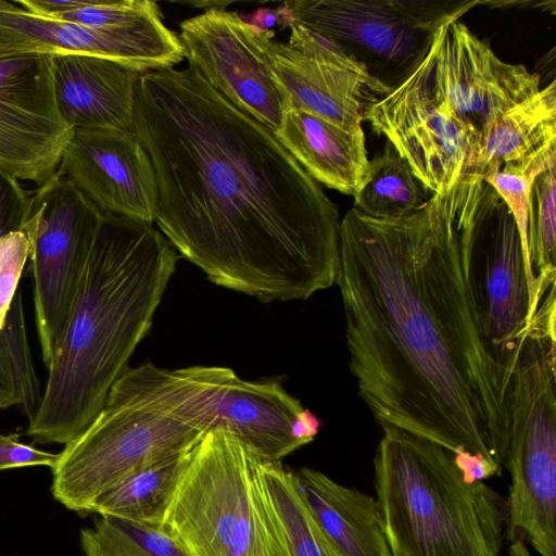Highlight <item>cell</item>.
<instances>
[{
  "label": "cell",
  "instance_id": "6da1fadb",
  "mask_svg": "<svg viewBox=\"0 0 556 556\" xmlns=\"http://www.w3.org/2000/svg\"><path fill=\"white\" fill-rule=\"evenodd\" d=\"M456 199L455 184L404 217L378 219L353 207L341 219L336 285L349 367L381 427L480 455L501 476L515 366L491 354L477 327Z\"/></svg>",
  "mask_w": 556,
  "mask_h": 556
},
{
  "label": "cell",
  "instance_id": "7a4b0ae2",
  "mask_svg": "<svg viewBox=\"0 0 556 556\" xmlns=\"http://www.w3.org/2000/svg\"><path fill=\"white\" fill-rule=\"evenodd\" d=\"M135 132L156 177L154 223L208 280L264 302L336 285L337 205L271 129L193 68L141 74Z\"/></svg>",
  "mask_w": 556,
  "mask_h": 556
},
{
  "label": "cell",
  "instance_id": "3957f363",
  "mask_svg": "<svg viewBox=\"0 0 556 556\" xmlns=\"http://www.w3.org/2000/svg\"><path fill=\"white\" fill-rule=\"evenodd\" d=\"M178 253L152 225L103 214L40 408L26 434L67 444L103 408L152 326Z\"/></svg>",
  "mask_w": 556,
  "mask_h": 556
},
{
  "label": "cell",
  "instance_id": "277c9868",
  "mask_svg": "<svg viewBox=\"0 0 556 556\" xmlns=\"http://www.w3.org/2000/svg\"><path fill=\"white\" fill-rule=\"evenodd\" d=\"M375 490L393 556H501L507 503L444 447L381 427Z\"/></svg>",
  "mask_w": 556,
  "mask_h": 556
},
{
  "label": "cell",
  "instance_id": "5b68a950",
  "mask_svg": "<svg viewBox=\"0 0 556 556\" xmlns=\"http://www.w3.org/2000/svg\"><path fill=\"white\" fill-rule=\"evenodd\" d=\"M263 462L229 432L204 433L187 454L161 526L189 556H289Z\"/></svg>",
  "mask_w": 556,
  "mask_h": 556
},
{
  "label": "cell",
  "instance_id": "8992f818",
  "mask_svg": "<svg viewBox=\"0 0 556 556\" xmlns=\"http://www.w3.org/2000/svg\"><path fill=\"white\" fill-rule=\"evenodd\" d=\"M108 396L177 419L202 434L229 432L269 462L308 444L300 426L304 407L280 379L249 381L227 367L168 370L147 362L128 368Z\"/></svg>",
  "mask_w": 556,
  "mask_h": 556
},
{
  "label": "cell",
  "instance_id": "52a82bcc",
  "mask_svg": "<svg viewBox=\"0 0 556 556\" xmlns=\"http://www.w3.org/2000/svg\"><path fill=\"white\" fill-rule=\"evenodd\" d=\"M456 193L460 264L477 327L491 354L515 366L539 306L520 232L506 203L482 177L463 173Z\"/></svg>",
  "mask_w": 556,
  "mask_h": 556
},
{
  "label": "cell",
  "instance_id": "ba28073f",
  "mask_svg": "<svg viewBox=\"0 0 556 556\" xmlns=\"http://www.w3.org/2000/svg\"><path fill=\"white\" fill-rule=\"evenodd\" d=\"M506 538L527 539L540 556H556L555 331L531 325L514 368Z\"/></svg>",
  "mask_w": 556,
  "mask_h": 556
},
{
  "label": "cell",
  "instance_id": "9c48e42d",
  "mask_svg": "<svg viewBox=\"0 0 556 556\" xmlns=\"http://www.w3.org/2000/svg\"><path fill=\"white\" fill-rule=\"evenodd\" d=\"M287 4L292 24L356 63L384 96L419 67L441 26L458 21L481 1L293 0Z\"/></svg>",
  "mask_w": 556,
  "mask_h": 556
},
{
  "label": "cell",
  "instance_id": "30bf717a",
  "mask_svg": "<svg viewBox=\"0 0 556 556\" xmlns=\"http://www.w3.org/2000/svg\"><path fill=\"white\" fill-rule=\"evenodd\" d=\"M203 434L165 415L108 397L65 444L52 468V493L68 509L90 513L96 500L136 471L190 450Z\"/></svg>",
  "mask_w": 556,
  "mask_h": 556
},
{
  "label": "cell",
  "instance_id": "8fae6325",
  "mask_svg": "<svg viewBox=\"0 0 556 556\" xmlns=\"http://www.w3.org/2000/svg\"><path fill=\"white\" fill-rule=\"evenodd\" d=\"M102 220L93 202L58 173L31 195L23 230L30 240L37 330L47 368L64 336Z\"/></svg>",
  "mask_w": 556,
  "mask_h": 556
},
{
  "label": "cell",
  "instance_id": "7c38bea8",
  "mask_svg": "<svg viewBox=\"0 0 556 556\" xmlns=\"http://www.w3.org/2000/svg\"><path fill=\"white\" fill-rule=\"evenodd\" d=\"M275 31H258L239 12L210 9L180 23L184 56L204 80L237 109L274 132L289 97L270 64Z\"/></svg>",
  "mask_w": 556,
  "mask_h": 556
},
{
  "label": "cell",
  "instance_id": "4fadbf2b",
  "mask_svg": "<svg viewBox=\"0 0 556 556\" xmlns=\"http://www.w3.org/2000/svg\"><path fill=\"white\" fill-rule=\"evenodd\" d=\"M364 119L434 194L457 182L478 144L477 136L437 97L427 56L403 84L370 103Z\"/></svg>",
  "mask_w": 556,
  "mask_h": 556
},
{
  "label": "cell",
  "instance_id": "5bb4252c",
  "mask_svg": "<svg viewBox=\"0 0 556 556\" xmlns=\"http://www.w3.org/2000/svg\"><path fill=\"white\" fill-rule=\"evenodd\" d=\"M52 54L0 59V167L38 187L56 172L74 130L56 106Z\"/></svg>",
  "mask_w": 556,
  "mask_h": 556
},
{
  "label": "cell",
  "instance_id": "9a60e30c",
  "mask_svg": "<svg viewBox=\"0 0 556 556\" xmlns=\"http://www.w3.org/2000/svg\"><path fill=\"white\" fill-rule=\"evenodd\" d=\"M437 97L480 137L502 113L540 90V76L501 60L465 23L440 27L427 55Z\"/></svg>",
  "mask_w": 556,
  "mask_h": 556
},
{
  "label": "cell",
  "instance_id": "2e32d148",
  "mask_svg": "<svg viewBox=\"0 0 556 556\" xmlns=\"http://www.w3.org/2000/svg\"><path fill=\"white\" fill-rule=\"evenodd\" d=\"M88 54L113 60L141 74L169 70L182 61L178 35L166 25L100 30L34 14L0 0V59L20 54Z\"/></svg>",
  "mask_w": 556,
  "mask_h": 556
},
{
  "label": "cell",
  "instance_id": "e0dca14e",
  "mask_svg": "<svg viewBox=\"0 0 556 556\" xmlns=\"http://www.w3.org/2000/svg\"><path fill=\"white\" fill-rule=\"evenodd\" d=\"M58 174L103 213L152 225L157 184L151 159L135 131L74 129Z\"/></svg>",
  "mask_w": 556,
  "mask_h": 556
},
{
  "label": "cell",
  "instance_id": "ac0fdd59",
  "mask_svg": "<svg viewBox=\"0 0 556 556\" xmlns=\"http://www.w3.org/2000/svg\"><path fill=\"white\" fill-rule=\"evenodd\" d=\"M288 42L274 39L270 64L289 106L345 130H363L366 108L383 93L356 63L292 24Z\"/></svg>",
  "mask_w": 556,
  "mask_h": 556
},
{
  "label": "cell",
  "instance_id": "d6986e66",
  "mask_svg": "<svg viewBox=\"0 0 556 556\" xmlns=\"http://www.w3.org/2000/svg\"><path fill=\"white\" fill-rule=\"evenodd\" d=\"M141 73L119 62L88 54L53 55L58 110L74 129L135 131V99Z\"/></svg>",
  "mask_w": 556,
  "mask_h": 556
},
{
  "label": "cell",
  "instance_id": "ffe728a7",
  "mask_svg": "<svg viewBox=\"0 0 556 556\" xmlns=\"http://www.w3.org/2000/svg\"><path fill=\"white\" fill-rule=\"evenodd\" d=\"M275 135L319 185L354 195L366 178L369 160L363 130L352 132L289 106Z\"/></svg>",
  "mask_w": 556,
  "mask_h": 556
},
{
  "label": "cell",
  "instance_id": "44dd1931",
  "mask_svg": "<svg viewBox=\"0 0 556 556\" xmlns=\"http://www.w3.org/2000/svg\"><path fill=\"white\" fill-rule=\"evenodd\" d=\"M294 472L312 514L339 556H393L375 497L316 469Z\"/></svg>",
  "mask_w": 556,
  "mask_h": 556
},
{
  "label": "cell",
  "instance_id": "7402d4cb",
  "mask_svg": "<svg viewBox=\"0 0 556 556\" xmlns=\"http://www.w3.org/2000/svg\"><path fill=\"white\" fill-rule=\"evenodd\" d=\"M556 149V81L496 117L480 137L464 173L525 163Z\"/></svg>",
  "mask_w": 556,
  "mask_h": 556
},
{
  "label": "cell",
  "instance_id": "603a6c76",
  "mask_svg": "<svg viewBox=\"0 0 556 556\" xmlns=\"http://www.w3.org/2000/svg\"><path fill=\"white\" fill-rule=\"evenodd\" d=\"M189 450L154 464L127 477L99 496L90 513L102 517L161 526L173 496Z\"/></svg>",
  "mask_w": 556,
  "mask_h": 556
},
{
  "label": "cell",
  "instance_id": "cb8c5ba5",
  "mask_svg": "<svg viewBox=\"0 0 556 556\" xmlns=\"http://www.w3.org/2000/svg\"><path fill=\"white\" fill-rule=\"evenodd\" d=\"M432 192L407 161L386 141L383 151L369 160L367 175L354 197V207L378 219H395L420 210Z\"/></svg>",
  "mask_w": 556,
  "mask_h": 556
},
{
  "label": "cell",
  "instance_id": "d4e9b609",
  "mask_svg": "<svg viewBox=\"0 0 556 556\" xmlns=\"http://www.w3.org/2000/svg\"><path fill=\"white\" fill-rule=\"evenodd\" d=\"M42 396L28 343L22 291L17 289L0 329V408L17 405L31 421Z\"/></svg>",
  "mask_w": 556,
  "mask_h": 556
},
{
  "label": "cell",
  "instance_id": "484cf974",
  "mask_svg": "<svg viewBox=\"0 0 556 556\" xmlns=\"http://www.w3.org/2000/svg\"><path fill=\"white\" fill-rule=\"evenodd\" d=\"M263 477L281 523L289 556H339L312 514L294 471L280 462H263Z\"/></svg>",
  "mask_w": 556,
  "mask_h": 556
},
{
  "label": "cell",
  "instance_id": "4316f807",
  "mask_svg": "<svg viewBox=\"0 0 556 556\" xmlns=\"http://www.w3.org/2000/svg\"><path fill=\"white\" fill-rule=\"evenodd\" d=\"M528 252L540 305L543 299L555 292L556 166L542 172L532 184L528 216Z\"/></svg>",
  "mask_w": 556,
  "mask_h": 556
},
{
  "label": "cell",
  "instance_id": "83f0119b",
  "mask_svg": "<svg viewBox=\"0 0 556 556\" xmlns=\"http://www.w3.org/2000/svg\"><path fill=\"white\" fill-rule=\"evenodd\" d=\"M86 556H189L164 527L102 517L81 531Z\"/></svg>",
  "mask_w": 556,
  "mask_h": 556
},
{
  "label": "cell",
  "instance_id": "f1b7e54d",
  "mask_svg": "<svg viewBox=\"0 0 556 556\" xmlns=\"http://www.w3.org/2000/svg\"><path fill=\"white\" fill-rule=\"evenodd\" d=\"M51 18L100 30H134L165 25L160 7L149 0H76L72 11Z\"/></svg>",
  "mask_w": 556,
  "mask_h": 556
},
{
  "label": "cell",
  "instance_id": "f546056e",
  "mask_svg": "<svg viewBox=\"0 0 556 556\" xmlns=\"http://www.w3.org/2000/svg\"><path fill=\"white\" fill-rule=\"evenodd\" d=\"M29 255L30 240L24 230L0 237V329Z\"/></svg>",
  "mask_w": 556,
  "mask_h": 556
},
{
  "label": "cell",
  "instance_id": "4dcf8cb0",
  "mask_svg": "<svg viewBox=\"0 0 556 556\" xmlns=\"http://www.w3.org/2000/svg\"><path fill=\"white\" fill-rule=\"evenodd\" d=\"M30 205L31 195L20 180L0 167V237L24 229Z\"/></svg>",
  "mask_w": 556,
  "mask_h": 556
},
{
  "label": "cell",
  "instance_id": "1f68e13d",
  "mask_svg": "<svg viewBox=\"0 0 556 556\" xmlns=\"http://www.w3.org/2000/svg\"><path fill=\"white\" fill-rule=\"evenodd\" d=\"M18 438L17 433H0V470L27 466H48L52 469L55 466L59 454L21 443Z\"/></svg>",
  "mask_w": 556,
  "mask_h": 556
},
{
  "label": "cell",
  "instance_id": "d6a6232c",
  "mask_svg": "<svg viewBox=\"0 0 556 556\" xmlns=\"http://www.w3.org/2000/svg\"><path fill=\"white\" fill-rule=\"evenodd\" d=\"M240 17L258 31H270L277 24L282 27H290L293 22L287 2L277 8H258L252 13L240 14Z\"/></svg>",
  "mask_w": 556,
  "mask_h": 556
},
{
  "label": "cell",
  "instance_id": "836d02e7",
  "mask_svg": "<svg viewBox=\"0 0 556 556\" xmlns=\"http://www.w3.org/2000/svg\"><path fill=\"white\" fill-rule=\"evenodd\" d=\"M454 455V462L469 482L483 481L493 476H500L496 469L482 456L460 452Z\"/></svg>",
  "mask_w": 556,
  "mask_h": 556
},
{
  "label": "cell",
  "instance_id": "e575fe53",
  "mask_svg": "<svg viewBox=\"0 0 556 556\" xmlns=\"http://www.w3.org/2000/svg\"><path fill=\"white\" fill-rule=\"evenodd\" d=\"M509 555L510 556H531L525 540L516 536L514 540L510 541L509 546Z\"/></svg>",
  "mask_w": 556,
  "mask_h": 556
}]
</instances>
